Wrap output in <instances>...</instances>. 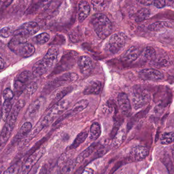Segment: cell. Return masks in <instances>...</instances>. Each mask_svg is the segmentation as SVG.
<instances>
[{
	"label": "cell",
	"instance_id": "52a82bcc",
	"mask_svg": "<svg viewBox=\"0 0 174 174\" xmlns=\"http://www.w3.org/2000/svg\"><path fill=\"white\" fill-rule=\"evenodd\" d=\"M78 78V75L75 73H71L62 75L54 79L53 80L48 84L46 86L44 87V90L45 93L46 91L50 92L53 89L58 87L59 86H63L67 84L76 81Z\"/></svg>",
	"mask_w": 174,
	"mask_h": 174
},
{
	"label": "cell",
	"instance_id": "60d3db41",
	"mask_svg": "<svg viewBox=\"0 0 174 174\" xmlns=\"http://www.w3.org/2000/svg\"><path fill=\"white\" fill-rule=\"evenodd\" d=\"M94 170L90 167H86L83 169L81 174H93Z\"/></svg>",
	"mask_w": 174,
	"mask_h": 174
},
{
	"label": "cell",
	"instance_id": "5bb4252c",
	"mask_svg": "<svg viewBox=\"0 0 174 174\" xmlns=\"http://www.w3.org/2000/svg\"><path fill=\"white\" fill-rule=\"evenodd\" d=\"M148 148L143 146L133 147L130 151V158L133 161H140L144 160L148 156Z\"/></svg>",
	"mask_w": 174,
	"mask_h": 174
},
{
	"label": "cell",
	"instance_id": "7a4b0ae2",
	"mask_svg": "<svg viewBox=\"0 0 174 174\" xmlns=\"http://www.w3.org/2000/svg\"><path fill=\"white\" fill-rule=\"evenodd\" d=\"M59 49L56 46L51 47L44 57L35 63L32 68V75L34 77H39L46 74L56 62Z\"/></svg>",
	"mask_w": 174,
	"mask_h": 174
},
{
	"label": "cell",
	"instance_id": "4dcf8cb0",
	"mask_svg": "<svg viewBox=\"0 0 174 174\" xmlns=\"http://www.w3.org/2000/svg\"><path fill=\"white\" fill-rule=\"evenodd\" d=\"M91 4L93 9L96 12H101L107 7V2L104 1H93Z\"/></svg>",
	"mask_w": 174,
	"mask_h": 174
},
{
	"label": "cell",
	"instance_id": "f35d334b",
	"mask_svg": "<svg viewBox=\"0 0 174 174\" xmlns=\"http://www.w3.org/2000/svg\"><path fill=\"white\" fill-rule=\"evenodd\" d=\"M70 40L74 42H77L80 40V36L77 31H73L69 34Z\"/></svg>",
	"mask_w": 174,
	"mask_h": 174
},
{
	"label": "cell",
	"instance_id": "8fae6325",
	"mask_svg": "<svg viewBox=\"0 0 174 174\" xmlns=\"http://www.w3.org/2000/svg\"><path fill=\"white\" fill-rule=\"evenodd\" d=\"M89 104L88 100L86 99H82L78 101L77 103L74 105L72 109L66 112L65 114H63L60 118H59L56 123L60 122L65 118H67L70 116H73L75 114H78L80 112H82L83 110L86 109Z\"/></svg>",
	"mask_w": 174,
	"mask_h": 174
},
{
	"label": "cell",
	"instance_id": "b9f144b4",
	"mask_svg": "<svg viewBox=\"0 0 174 174\" xmlns=\"http://www.w3.org/2000/svg\"><path fill=\"white\" fill-rule=\"evenodd\" d=\"M154 1H139L138 2L140 4H142V5H146V6H150V5H152L153 4Z\"/></svg>",
	"mask_w": 174,
	"mask_h": 174
},
{
	"label": "cell",
	"instance_id": "f1b7e54d",
	"mask_svg": "<svg viewBox=\"0 0 174 174\" xmlns=\"http://www.w3.org/2000/svg\"><path fill=\"white\" fill-rule=\"evenodd\" d=\"M150 15V11L148 9L143 8L137 11L135 16V21L139 23L148 19Z\"/></svg>",
	"mask_w": 174,
	"mask_h": 174
},
{
	"label": "cell",
	"instance_id": "d4e9b609",
	"mask_svg": "<svg viewBox=\"0 0 174 174\" xmlns=\"http://www.w3.org/2000/svg\"><path fill=\"white\" fill-rule=\"evenodd\" d=\"M101 134V128L97 122H94L91 125L89 133V139L95 141L98 139Z\"/></svg>",
	"mask_w": 174,
	"mask_h": 174
},
{
	"label": "cell",
	"instance_id": "30bf717a",
	"mask_svg": "<svg viewBox=\"0 0 174 174\" xmlns=\"http://www.w3.org/2000/svg\"><path fill=\"white\" fill-rule=\"evenodd\" d=\"M38 24L34 21H28L24 23L21 26L13 32V36L27 37L35 34L40 30Z\"/></svg>",
	"mask_w": 174,
	"mask_h": 174
},
{
	"label": "cell",
	"instance_id": "44dd1931",
	"mask_svg": "<svg viewBox=\"0 0 174 174\" xmlns=\"http://www.w3.org/2000/svg\"><path fill=\"white\" fill-rule=\"evenodd\" d=\"M32 128V124L29 122H27L21 126L19 131L15 136L13 141L16 142L23 139L24 137H26L28 134L30 132Z\"/></svg>",
	"mask_w": 174,
	"mask_h": 174
},
{
	"label": "cell",
	"instance_id": "ffe728a7",
	"mask_svg": "<svg viewBox=\"0 0 174 174\" xmlns=\"http://www.w3.org/2000/svg\"><path fill=\"white\" fill-rule=\"evenodd\" d=\"M174 28V24L169 21H158L151 24L148 26V29L151 31H159L166 28Z\"/></svg>",
	"mask_w": 174,
	"mask_h": 174
},
{
	"label": "cell",
	"instance_id": "cb8c5ba5",
	"mask_svg": "<svg viewBox=\"0 0 174 174\" xmlns=\"http://www.w3.org/2000/svg\"><path fill=\"white\" fill-rule=\"evenodd\" d=\"M126 138L125 131L124 129L118 130V132L113 138V141L112 142V146L114 148H118L123 144Z\"/></svg>",
	"mask_w": 174,
	"mask_h": 174
},
{
	"label": "cell",
	"instance_id": "f546056e",
	"mask_svg": "<svg viewBox=\"0 0 174 174\" xmlns=\"http://www.w3.org/2000/svg\"><path fill=\"white\" fill-rule=\"evenodd\" d=\"M174 137L173 132L163 133L160 137V144L163 145H169L174 142Z\"/></svg>",
	"mask_w": 174,
	"mask_h": 174
},
{
	"label": "cell",
	"instance_id": "d6986e66",
	"mask_svg": "<svg viewBox=\"0 0 174 174\" xmlns=\"http://www.w3.org/2000/svg\"><path fill=\"white\" fill-rule=\"evenodd\" d=\"M102 88V83L100 81H91L88 84L83 91L84 95H98Z\"/></svg>",
	"mask_w": 174,
	"mask_h": 174
},
{
	"label": "cell",
	"instance_id": "7c38bea8",
	"mask_svg": "<svg viewBox=\"0 0 174 174\" xmlns=\"http://www.w3.org/2000/svg\"><path fill=\"white\" fill-rule=\"evenodd\" d=\"M139 76L141 79L146 81H156L163 78V75L158 70L153 69H146L140 71Z\"/></svg>",
	"mask_w": 174,
	"mask_h": 174
},
{
	"label": "cell",
	"instance_id": "74e56055",
	"mask_svg": "<svg viewBox=\"0 0 174 174\" xmlns=\"http://www.w3.org/2000/svg\"><path fill=\"white\" fill-rule=\"evenodd\" d=\"M3 95L5 100L11 101L13 97V93L9 88H6L4 91Z\"/></svg>",
	"mask_w": 174,
	"mask_h": 174
},
{
	"label": "cell",
	"instance_id": "e575fe53",
	"mask_svg": "<svg viewBox=\"0 0 174 174\" xmlns=\"http://www.w3.org/2000/svg\"><path fill=\"white\" fill-rule=\"evenodd\" d=\"M37 88H38L37 84L35 82H33L29 84H28V86H26L25 90H26L27 94L32 95L35 93Z\"/></svg>",
	"mask_w": 174,
	"mask_h": 174
},
{
	"label": "cell",
	"instance_id": "7402d4cb",
	"mask_svg": "<svg viewBox=\"0 0 174 174\" xmlns=\"http://www.w3.org/2000/svg\"><path fill=\"white\" fill-rule=\"evenodd\" d=\"M72 89L73 88L72 87L69 86V87H63L62 89H60L56 91L53 95V97L52 98V101L50 106L52 107L53 105L56 104V103L60 101V100L63 97L67 95L68 93H70L72 91Z\"/></svg>",
	"mask_w": 174,
	"mask_h": 174
},
{
	"label": "cell",
	"instance_id": "d590c367",
	"mask_svg": "<svg viewBox=\"0 0 174 174\" xmlns=\"http://www.w3.org/2000/svg\"><path fill=\"white\" fill-rule=\"evenodd\" d=\"M19 171V166L18 164L12 165L8 168L3 174H18Z\"/></svg>",
	"mask_w": 174,
	"mask_h": 174
},
{
	"label": "cell",
	"instance_id": "2e32d148",
	"mask_svg": "<svg viewBox=\"0 0 174 174\" xmlns=\"http://www.w3.org/2000/svg\"><path fill=\"white\" fill-rule=\"evenodd\" d=\"M91 12L89 4L85 1H81L78 4V19L80 22H83Z\"/></svg>",
	"mask_w": 174,
	"mask_h": 174
},
{
	"label": "cell",
	"instance_id": "83f0119b",
	"mask_svg": "<svg viewBox=\"0 0 174 174\" xmlns=\"http://www.w3.org/2000/svg\"><path fill=\"white\" fill-rule=\"evenodd\" d=\"M143 57L146 61H153L156 58V52L152 46H147L143 52Z\"/></svg>",
	"mask_w": 174,
	"mask_h": 174
},
{
	"label": "cell",
	"instance_id": "1f68e13d",
	"mask_svg": "<svg viewBox=\"0 0 174 174\" xmlns=\"http://www.w3.org/2000/svg\"><path fill=\"white\" fill-rule=\"evenodd\" d=\"M14 93L16 96L19 97L23 93L26 88L25 83L17 80L14 82Z\"/></svg>",
	"mask_w": 174,
	"mask_h": 174
},
{
	"label": "cell",
	"instance_id": "8d00e7d4",
	"mask_svg": "<svg viewBox=\"0 0 174 174\" xmlns=\"http://www.w3.org/2000/svg\"><path fill=\"white\" fill-rule=\"evenodd\" d=\"M12 34H13L12 30L11 28L8 27H4L0 30V36L4 38H7Z\"/></svg>",
	"mask_w": 174,
	"mask_h": 174
},
{
	"label": "cell",
	"instance_id": "ba28073f",
	"mask_svg": "<svg viewBox=\"0 0 174 174\" xmlns=\"http://www.w3.org/2000/svg\"><path fill=\"white\" fill-rule=\"evenodd\" d=\"M46 152L44 148L37 149L33 152L26 159V161L22 165L21 169H19V174H29L33 167L44 156Z\"/></svg>",
	"mask_w": 174,
	"mask_h": 174
},
{
	"label": "cell",
	"instance_id": "4fadbf2b",
	"mask_svg": "<svg viewBox=\"0 0 174 174\" xmlns=\"http://www.w3.org/2000/svg\"><path fill=\"white\" fill-rule=\"evenodd\" d=\"M117 100L121 112L125 116H130L132 112V108L127 95L125 93H120L118 95Z\"/></svg>",
	"mask_w": 174,
	"mask_h": 174
},
{
	"label": "cell",
	"instance_id": "ee69618b",
	"mask_svg": "<svg viewBox=\"0 0 174 174\" xmlns=\"http://www.w3.org/2000/svg\"><path fill=\"white\" fill-rule=\"evenodd\" d=\"M38 174H46V167H42V169L40 170V171Z\"/></svg>",
	"mask_w": 174,
	"mask_h": 174
},
{
	"label": "cell",
	"instance_id": "5b68a950",
	"mask_svg": "<svg viewBox=\"0 0 174 174\" xmlns=\"http://www.w3.org/2000/svg\"><path fill=\"white\" fill-rule=\"evenodd\" d=\"M69 105V102L67 100H62L53 105L50 108L49 112L46 116L41 121H40L39 123L35 126V127L33 128L35 132L39 133L44 128L49 125V124L51 123L55 118L62 114L67 108Z\"/></svg>",
	"mask_w": 174,
	"mask_h": 174
},
{
	"label": "cell",
	"instance_id": "6da1fadb",
	"mask_svg": "<svg viewBox=\"0 0 174 174\" xmlns=\"http://www.w3.org/2000/svg\"><path fill=\"white\" fill-rule=\"evenodd\" d=\"M25 104V102L23 100H19L14 105L13 108H12L11 111L6 121L5 125L3 127L0 134V150L4 146L9 138L13 130L19 112L23 108Z\"/></svg>",
	"mask_w": 174,
	"mask_h": 174
},
{
	"label": "cell",
	"instance_id": "9a60e30c",
	"mask_svg": "<svg viewBox=\"0 0 174 174\" xmlns=\"http://www.w3.org/2000/svg\"><path fill=\"white\" fill-rule=\"evenodd\" d=\"M78 65L80 72L84 76L90 74L93 68V61L87 56H81L78 61Z\"/></svg>",
	"mask_w": 174,
	"mask_h": 174
},
{
	"label": "cell",
	"instance_id": "9c48e42d",
	"mask_svg": "<svg viewBox=\"0 0 174 174\" xmlns=\"http://www.w3.org/2000/svg\"><path fill=\"white\" fill-rule=\"evenodd\" d=\"M150 95L148 92L142 88H137L132 94L133 106L135 110L142 108L149 102Z\"/></svg>",
	"mask_w": 174,
	"mask_h": 174
},
{
	"label": "cell",
	"instance_id": "277c9868",
	"mask_svg": "<svg viewBox=\"0 0 174 174\" xmlns=\"http://www.w3.org/2000/svg\"><path fill=\"white\" fill-rule=\"evenodd\" d=\"M91 22L94 30L101 39L108 36L112 31V24L109 19L103 13H97L93 15Z\"/></svg>",
	"mask_w": 174,
	"mask_h": 174
},
{
	"label": "cell",
	"instance_id": "4316f807",
	"mask_svg": "<svg viewBox=\"0 0 174 174\" xmlns=\"http://www.w3.org/2000/svg\"><path fill=\"white\" fill-rule=\"evenodd\" d=\"M12 108V103L10 100H5L3 105L1 111V118L3 121L7 120Z\"/></svg>",
	"mask_w": 174,
	"mask_h": 174
},
{
	"label": "cell",
	"instance_id": "ac0fdd59",
	"mask_svg": "<svg viewBox=\"0 0 174 174\" xmlns=\"http://www.w3.org/2000/svg\"><path fill=\"white\" fill-rule=\"evenodd\" d=\"M140 55V52L137 47L131 46L126 51L123 55V59L126 61L133 62L134 61L139 57Z\"/></svg>",
	"mask_w": 174,
	"mask_h": 174
},
{
	"label": "cell",
	"instance_id": "e0dca14e",
	"mask_svg": "<svg viewBox=\"0 0 174 174\" xmlns=\"http://www.w3.org/2000/svg\"><path fill=\"white\" fill-rule=\"evenodd\" d=\"M98 146L99 144L97 142H94L91 144L90 146H88V148H87L85 150H84L78 156L77 158L75 160L76 164L78 165L82 163L84 160L88 158L89 156H90L95 151Z\"/></svg>",
	"mask_w": 174,
	"mask_h": 174
},
{
	"label": "cell",
	"instance_id": "8992f818",
	"mask_svg": "<svg viewBox=\"0 0 174 174\" xmlns=\"http://www.w3.org/2000/svg\"><path fill=\"white\" fill-rule=\"evenodd\" d=\"M127 41L128 36L124 33H116L110 37L105 45V51L110 55L118 54L125 47Z\"/></svg>",
	"mask_w": 174,
	"mask_h": 174
},
{
	"label": "cell",
	"instance_id": "7bdbcfd3",
	"mask_svg": "<svg viewBox=\"0 0 174 174\" xmlns=\"http://www.w3.org/2000/svg\"><path fill=\"white\" fill-rule=\"evenodd\" d=\"M5 61L3 58L2 56L0 54V70H3L5 67Z\"/></svg>",
	"mask_w": 174,
	"mask_h": 174
},
{
	"label": "cell",
	"instance_id": "603a6c76",
	"mask_svg": "<svg viewBox=\"0 0 174 174\" xmlns=\"http://www.w3.org/2000/svg\"><path fill=\"white\" fill-rule=\"evenodd\" d=\"M44 99L43 97H40L38 99L36 100L29 107L27 115L28 118H32L40 110L42 105L44 103Z\"/></svg>",
	"mask_w": 174,
	"mask_h": 174
},
{
	"label": "cell",
	"instance_id": "484cf974",
	"mask_svg": "<svg viewBox=\"0 0 174 174\" xmlns=\"http://www.w3.org/2000/svg\"><path fill=\"white\" fill-rule=\"evenodd\" d=\"M88 133L87 131H83L77 135L76 138L70 146V149L73 150L77 148L82 143L85 141L87 137H88Z\"/></svg>",
	"mask_w": 174,
	"mask_h": 174
},
{
	"label": "cell",
	"instance_id": "836d02e7",
	"mask_svg": "<svg viewBox=\"0 0 174 174\" xmlns=\"http://www.w3.org/2000/svg\"><path fill=\"white\" fill-rule=\"evenodd\" d=\"M32 74L29 71H25L24 72L21 73V74L19 75L18 77V80L21 82H23L24 83H25L26 82L28 81L29 79H30Z\"/></svg>",
	"mask_w": 174,
	"mask_h": 174
},
{
	"label": "cell",
	"instance_id": "d6a6232c",
	"mask_svg": "<svg viewBox=\"0 0 174 174\" xmlns=\"http://www.w3.org/2000/svg\"><path fill=\"white\" fill-rule=\"evenodd\" d=\"M36 41L40 44L46 43L50 40V35L47 33H42L35 36Z\"/></svg>",
	"mask_w": 174,
	"mask_h": 174
},
{
	"label": "cell",
	"instance_id": "3957f363",
	"mask_svg": "<svg viewBox=\"0 0 174 174\" xmlns=\"http://www.w3.org/2000/svg\"><path fill=\"white\" fill-rule=\"evenodd\" d=\"M10 50L24 58L32 56L35 52L34 46L27 42V38L19 36H14L8 43Z\"/></svg>",
	"mask_w": 174,
	"mask_h": 174
},
{
	"label": "cell",
	"instance_id": "ab89813d",
	"mask_svg": "<svg viewBox=\"0 0 174 174\" xmlns=\"http://www.w3.org/2000/svg\"><path fill=\"white\" fill-rule=\"evenodd\" d=\"M153 4L157 8H163L165 6L166 2L165 1H154Z\"/></svg>",
	"mask_w": 174,
	"mask_h": 174
}]
</instances>
